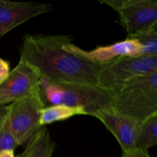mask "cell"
<instances>
[{"instance_id":"cell-1","label":"cell","mask_w":157,"mask_h":157,"mask_svg":"<svg viewBox=\"0 0 157 157\" xmlns=\"http://www.w3.org/2000/svg\"><path fill=\"white\" fill-rule=\"evenodd\" d=\"M70 35L26 34L20 48V61L33 67L40 81L98 86L101 66L70 53L64 46Z\"/></svg>"},{"instance_id":"cell-2","label":"cell","mask_w":157,"mask_h":157,"mask_svg":"<svg viewBox=\"0 0 157 157\" xmlns=\"http://www.w3.org/2000/svg\"><path fill=\"white\" fill-rule=\"evenodd\" d=\"M39 92L44 105L64 104L81 107L95 117L101 110L113 109L114 94L99 86L40 81Z\"/></svg>"},{"instance_id":"cell-3","label":"cell","mask_w":157,"mask_h":157,"mask_svg":"<svg viewBox=\"0 0 157 157\" xmlns=\"http://www.w3.org/2000/svg\"><path fill=\"white\" fill-rule=\"evenodd\" d=\"M113 94L115 111L142 123L157 113V71L129 81Z\"/></svg>"},{"instance_id":"cell-4","label":"cell","mask_w":157,"mask_h":157,"mask_svg":"<svg viewBox=\"0 0 157 157\" xmlns=\"http://www.w3.org/2000/svg\"><path fill=\"white\" fill-rule=\"evenodd\" d=\"M155 71L157 55L123 57L101 66L98 85L113 93L129 81Z\"/></svg>"},{"instance_id":"cell-5","label":"cell","mask_w":157,"mask_h":157,"mask_svg":"<svg viewBox=\"0 0 157 157\" xmlns=\"http://www.w3.org/2000/svg\"><path fill=\"white\" fill-rule=\"evenodd\" d=\"M45 107L39 89L8 105L11 130L18 146H25L41 128V111Z\"/></svg>"},{"instance_id":"cell-6","label":"cell","mask_w":157,"mask_h":157,"mask_svg":"<svg viewBox=\"0 0 157 157\" xmlns=\"http://www.w3.org/2000/svg\"><path fill=\"white\" fill-rule=\"evenodd\" d=\"M116 11L127 37H133L157 24V0H101Z\"/></svg>"},{"instance_id":"cell-7","label":"cell","mask_w":157,"mask_h":157,"mask_svg":"<svg viewBox=\"0 0 157 157\" xmlns=\"http://www.w3.org/2000/svg\"><path fill=\"white\" fill-rule=\"evenodd\" d=\"M40 78L36 71L23 61L10 71L0 84V107L26 98L39 89Z\"/></svg>"},{"instance_id":"cell-8","label":"cell","mask_w":157,"mask_h":157,"mask_svg":"<svg viewBox=\"0 0 157 157\" xmlns=\"http://www.w3.org/2000/svg\"><path fill=\"white\" fill-rule=\"evenodd\" d=\"M64 48L70 53L100 65L108 64L123 57L144 56L142 45L136 38H127L124 41L115 42L110 45L99 46L90 51L84 50L75 45L73 42L65 44Z\"/></svg>"},{"instance_id":"cell-9","label":"cell","mask_w":157,"mask_h":157,"mask_svg":"<svg viewBox=\"0 0 157 157\" xmlns=\"http://www.w3.org/2000/svg\"><path fill=\"white\" fill-rule=\"evenodd\" d=\"M52 5L6 1L0 6V38L28 20L52 10Z\"/></svg>"},{"instance_id":"cell-10","label":"cell","mask_w":157,"mask_h":157,"mask_svg":"<svg viewBox=\"0 0 157 157\" xmlns=\"http://www.w3.org/2000/svg\"><path fill=\"white\" fill-rule=\"evenodd\" d=\"M114 136L123 152L135 149L140 122L112 110L100 111L95 116Z\"/></svg>"},{"instance_id":"cell-11","label":"cell","mask_w":157,"mask_h":157,"mask_svg":"<svg viewBox=\"0 0 157 157\" xmlns=\"http://www.w3.org/2000/svg\"><path fill=\"white\" fill-rule=\"evenodd\" d=\"M55 144L45 127H42L27 143L16 157H52Z\"/></svg>"},{"instance_id":"cell-12","label":"cell","mask_w":157,"mask_h":157,"mask_svg":"<svg viewBox=\"0 0 157 157\" xmlns=\"http://www.w3.org/2000/svg\"><path fill=\"white\" fill-rule=\"evenodd\" d=\"M77 115H86L81 107H73L64 104L46 106L41 110L40 117V125L44 127L58 121L67 120Z\"/></svg>"},{"instance_id":"cell-13","label":"cell","mask_w":157,"mask_h":157,"mask_svg":"<svg viewBox=\"0 0 157 157\" xmlns=\"http://www.w3.org/2000/svg\"><path fill=\"white\" fill-rule=\"evenodd\" d=\"M157 145V113L143 121L136 136L135 148L148 152Z\"/></svg>"},{"instance_id":"cell-14","label":"cell","mask_w":157,"mask_h":157,"mask_svg":"<svg viewBox=\"0 0 157 157\" xmlns=\"http://www.w3.org/2000/svg\"><path fill=\"white\" fill-rule=\"evenodd\" d=\"M12 133L9 119L8 105L0 107V152L15 150L18 147Z\"/></svg>"},{"instance_id":"cell-15","label":"cell","mask_w":157,"mask_h":157,"mask_svg":"<svg viewBox=\"0 0 157 157\" xmlns=\"http://www.w3.org/2000/svg\"><path fill=\"white\" fill-rule=\"evenodd\" d=\"M129 38H136L144 49V56L157 55V24Z\"/></svg>"},{"instance_id":"cell-16","label":"cell","mask_w":157,"mask_h":157,"mask_svg":"<svg viewBox=\"0 0 157 157\" xmlns=\"http://www.w3.org/2000/svg\"><path fill=\"white\" fill-rule=\"evenodd\" d=\"M10 72V65L9 61L0 58V84L6 79Z\"/></svg>"},{"instance_id":"cell-17","label":"cell","mask_w":157,"mask_h":157,"mask_svg":"<svg viewBox=\"0 0 157 157\" xmlns=\"http://www.w3.org/2000/svg\"><path fill=\"white\" fill-rule=\"evenodd\" d=\"M121 157H151L148 152L139 150V149H133L128 151L123 152Z\"/></svg>"},{"instance_id":"cell-18","label":"cell","mask_w":157,"mask_h":157,"mask_svg":"<svg viewBox=\"0 0 157 157\" xmlns=\"http://www.w3.org/2000/svg\"><path fill=\"white\" fill-rule=\"evenodd\" d=\"M0 157H16L13 150H3L0 152Z\"/></svg>"},{"instance_id":"cell-19","label":"cell","mask_w":157,"mask_h":157,"mask_svg":"<svg viewBox=\"0 0 157 157\" xmlns=\"http://www.w3.org/2000/svg\"><path fill=\"white\" fill-rule=\"evenodd\" d=\"M6 1H7V0H0V6L5 4V3L6 2Z\"/></svg>"}]
</instances>
